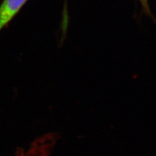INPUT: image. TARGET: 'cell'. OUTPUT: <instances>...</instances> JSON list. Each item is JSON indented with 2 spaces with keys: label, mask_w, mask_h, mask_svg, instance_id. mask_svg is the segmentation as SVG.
Listing matches in <instances>:
<instances>
[{
  "label": "cell",
  "mask_w": 156,
  "mask_h": 156,
  "mask_svg": "<svg viewBox=\"0 0 156 156\" xmlns=\"http://www.w3.org/2000/svg\"><path fill=\"white\" fill-rule=\"evenodd\" d=\"M28 0H3L0 5V31L15 17Z\"/></svg>",
  "instance_id": "6da1fadb"
}]
</instances>
